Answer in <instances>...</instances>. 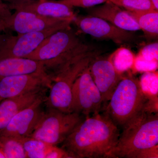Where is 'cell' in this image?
Masks as SVG:
<instances>
[{"instance_id": "obj_22", "label": "cell", "mask_w": 158, "mask_h": 158, "mask_svg": "<svg viewBox=\"0 0 158 158\" xmlns=\"http://www.w3.org/2000/svg\"><path fill=\"white\" fill-rule=\"evenodd\" d=\"M142 91L147 96H158V76L157 72H147L141 75L139 80Z\"/></svg>"}, {"instance_id": "obj_27", "label": "cell", "mask_w": 158, "mask_h": 158, "mask_svg": "<svg viewBox=\"0 0 158 158\" xmlns=\"http://www.w3.org/2000/svg\"><path fill=\"white\" fill-rule=\"evenodd\" d=\"M12 14L9 6L3 0H0V21H4L8 19Z\"/></svg>"}, {"instance_id": "obj_24", "label": "cell", "mask_w": 158, "mask_h": 158, "mask_svg": "<svg viewBox=\"0 0 158 158\" xmlns=\"http://www.w3.org/2000/svg\"><path fill=\"white\" fill-rule=\"evenodd\" d=\"M158 65V61H148L137 55L133 68L137 71L144 73L156 71Z\"/></svg>"}, {"instance_id": "obj_4", "label": "cell", "mask_w": 158, "mask_h": 158, "mask_svg": "<svg viewBox=\"0 0 158 158\" xmlns=\"http://www.w3.org/2000/svg\"><path fill=\"white\" fill-rule=\"evenodd\" d=\"M148 100L139 80L131 75H123L106 105L104 114L117 126L123 127L144 109Z\"/></svg>"}, {"instance_id": "obj_16", "label": "cell", "mask_w": 158, "mask_h": 158, "mask_svg": "<svg viewBox=\"0 0 158 158\" xmlns=\"http://www.w3.org/2000/svg\"><path fill=\"white\" fill-rule=\"evenodd\" d=\"M44 90L38 89L0 102V134L19 112L44 96Z\"/></svg>"}, {"instance_id": "obj_19", "label": "cell", "mask_w": 158, "mask_h": 158, "mask_svg": "<svg viewBox=\"0 0 158 158\" xmlns=\"http://www.w3.org/2000/svg\"><path fill=\"white\" fill-rule=\"evenodd\" d=\"M19 140L23 146L27 158H47L54 145L31 137Z\"/></svg>"}, {"instance_id": "obj_30", "label": "cell", "mask_w": 158, "mask_h": 158, "mask_svg": "<svg viewBox=\"0 0 158 158\" xmlns=\"http://www.w3.org/2000/svg\"><path fill=\"white\" fill-rule=\"evenodd\" d=\"M150 1L154 6L155 9L158 10V0H150Z\"/></svg>"}, {"instance_id": "obj_17", "label": "cell", "mask_w": 158, "mask_h": 158, "mask_svg": "<svg viewBox=\"0 0 158 158\" xmlns=\"http://www.w3.org/2000/svg\"><path fill=\"white\" fill-rule=\"evenodd\" d=\"M31 74L48 75L43 63L40 61L27 58L0 59V80L7 77Z\"/></svg>"}, {"instance_id": "obj_23", "label": "cell", "mask_w": 158, "mask_h": 158, "mask_svg": "<svg viewBox=\"0 0 158 158\" xmlns=\"http://www.w3.org/2000/svg\"><path fill=\"white\" fill-rule=\"evenodd\" d=\"M120 8L130 11L156 9L150 0H109Z\"/></svg>"}, {"instance_id": "obj_13", "label": "cell", "mask_w": 158, "mask_h": 158, "mask_svg": "<svg viewBox=\"0 0 158 158\" xmlns=\"http://www.w3.org/2000/svg\"><path fill=\"white\" fill-rule=\"evenodd\" d=\"M52 83L48 75L31 74L14 76L0 80V102L34 90L49 88Z\"/></svg>"}, {"instance_id": "obj_18", "label": "cell", "mask_w": 158, "mask_h": 158, "mask_svg": "<svg viewBox=\"0 0 158 158\" xmlns=\"http://www.w3.org/2000/svg\"><path fill=\"white\" fill-rule=\"evenodd\" d=\"M134 18L141 30L149 38H157L158 10L156 9L140 11H128Z\"/></svg>"}, {"instance_id": "obj_31", "label": "cell", "mask_w": 158, "mask_h": 158, "mask_svg": "<svg viewBox=\"0 0 158 158\" xmlns=\"http://www.w3.org/2000/svg\"><path fill=\"white\" fill-rule=\"evenodd\" d=\"M0 158H6L5 154L1 148H0Z\"/></svg>"}, {"instance_id": "obj_8", "label": "cell", "mask_w": 158, "mask_h": 158, "mask_svg": "<svg viewBox=\"0 0 158 158\" xmlns=\"http://www.w3.org/2000/svg\"><path fill=\"white\" fill-rule=\"evenodd\" d=\"M68 27H69L61 26L44 31L17 34V35L8 33L0 34V59L27 58L51 34Z\"/></svg>"}, {"instance_id": "obj_10", "label": "cell", "mask_w": 158, "mask_h": 158, "mask_svg": "<svg viewBox=\"0 0 158 158\" xmlns=\"http://www.w3.org/2000/svg\"><path fill=\"white\" fill-rule=\"evenodd\" d=\"M73 23L85 34L100 39L110 40L118 44H128L135 40V36L131 31L118 28L95 16L76 15Z\"/></svg>"}, {"instance_id": "obj_21", "label": "cell", "mask_w": 158, "mask_h": 158, "mask_svg": "<svg viewBox=\"0 0 158 158\" xmlns=\"http://www.w3.org/2000/svg\"><path fill=\"white\" fill-rule=\"evenodd\" d=\"M0 148L6 158H27L23 146L17 138L0 136Z\"/></svg>"}, {"instance_id": "obj_15", "label": "cell", "mask_w": 158, "mask_h": 158, "mask_svg": "<svg viewBox=\"0 0 158 158\" xmlns=\"http://www.w3.org/2000/svg\"><path fill=\"white\" fill-rule=\"evenodd\" d=\"M11 10H23L44 17L55 18H74L76 15L73 7L59 1L39 0L23 5L12 6Z\"/></svg>"}, {"instance_id": "obj_20", "label": "cell", "mask_w": 158, "mask_h": 158, "mask_svg": "<svg viewBox=\"0 0 158 158\" xmlns=\"http://www.w3.org/2000/svg\"><path fill=\"white\" fill-rule=\"evenodd\" d=\"M110 56L114 67L122 74L133 68L136 57L131 50L125 47L117 49Z\"/></svg>"}, {"instance_id": "obj_29", "label": "cell", "mask_w": 158, "mask_h": 158, "mask_svg": "<svg viewBox=\"0 0 158 158\" xmlns=\"http://www.w3.org/2000/svg\"><path fill=\"white\" fill-rule=\"evenodd\" d=\"M5 1L7 2L6 4L9 6L10 9L12 6L33 2L39 0H5Z\"/></svg>"}, {"instance_id": "obj_28", "label": "cell", "mask_w": 158, "mask_h": 158, "mask_svg": "<svg viewBox=\"0 0 158 158\" xmlns=\"http://www.w3.org/2000/svg\"><path fill=\"white\" fill-rule=\"evenodd\" d=\"M158 145L144 150L141 152L138 158H157L158 157Z\"/></svg>"}, {"instance_id": "obj_11", "label": "cell", "mask_w": 158, "mask_h": 158, "mask_svg": "<svg viewBox=\"0 0 158 158\" xmlns=\"http://www.w3.org/2000/svg\"><path fill=\"white\" fill-rule=\"evenodd\" d=\"M44 100V97H41L19 112L1 133L0 136L18 139L30 137L45 113L43 108Z\"/></svg>"}, {"instance_id": "obj_26", "label": "cell", "mask_w": 158, "mask_h": 158, "mask_svg": "<svg viewBox=\"0 0 158 158\" xmlns=\"http://www.w3.org/2000/svg\"><path fill=\"white\" fill-rule=\"evenodd\" d=\"M72 7L88 8L101 5L108 0H59Z\"/></svg>"}, {"instance_id": "obj_9", "label": "cell", "mask_w": 158, "mask_h": 158, "mask_svg": "<svg viewBox=\"0 0 158 158\" xmlns=\"http://www.w3.org/2000/svg\"><path fill=\"white\" fill-rule=\"evenodd\" d=\"M74 18L47 17L30 11L15 10L8 19L0 21V24L2 31H11L17 34H22L44 31L61 26L70 27Z\"/></svg>"}, {"instance_id": "obj_25", "label": "cell", "mask_w": 158, "mask_h": 158, "mask_svg": "<svg viewBox=\"0 0 158 158\" xmlns=\"http://www.w3.org/2000/svg\"><path fill=\"white\" fill-rule=\"evenodd\" d=\"M137 55L148 61H158V42L153 43L145 46L139 51Z\"/></svg>"}, {"instance_id": "obj_3", "label": "cell", "mask_w": 158, "mask_h": 158, "mask_svg": "<svg viewBox=\"0 0 158 158\" xmlns=\"http://www.w3.org/2000/svg\"><path fill=\"white\" fill-rule=\"evenodd\" d=\"M114 158H138L144 150L158 144V113L141 110L123 127Z\"/></svg>"}, {"instance_id": "obj_5", "label": "cell", "mask_w": 158, "mask_h": 158, "mask_svg": "<svg viewBox=\"0 0 158 158\" xmlns=\"http://www.w3.org/2000/svg\"><path fill=\"white\" fill-rule=\"evenodd\" d=\"M84 116L75 112L65 113L48 109L34 132L29 137L52 145L63 142L84 119Z\"/></svg>"}, {"instance_id": "obj_1", "label": "cell", "mask_w": 158, "mask_h": 158, "mask_svg": "<svg viewBox=\"0 0 158 158\" xmlns=\"http://www.w3.org/2000/svg\"><path fill=\"white\" fill-rule=\"evenodd\" d=\"M120 132L105 114L85 117L62 142L72 158H114Z\"/></svg>"}, {"instance_id": "obj_32", "label": "cell", "mask_w": 158, "mask_h": 158, "mask_svg": "<svg viewBox=\"0 0 158 158\" xmlns=\"http://www.w3.org/2000/svg\"><path fill=\"white\" fill-rule=\"evenodd\" d=\"M2 31V27H1V24H0V33H1Z\"/></svg>"}, {"instance_id": "obj_2", "label": "cell", "mask_w": 158, "mask_h": 158, "mask_svg": "<svg viewBox=\"0 0 158 158\" xmlns=\"http://www.w3.org/2000/svg\"><path fill=\"white\" fill-rule=\"evenodd\" d=\"M98 52L69 27L51 34L27 58L42 62L52 81L71 65Z\"/></svg>"}, {"instance_id": "obj_6", "label": "cell", "mask_w": 158, "mask_h": 158, "mask_svg": "<svg viewBox=\"0 0 158 158\" xmlns=\"http://www.w3.org/2000/svg\"><path fill=\"white\" fill-rule=\"evenodd\" d=\"M100 52L85 57L57 76L52 80L48 96L44 100L48 109L72 113V90L76 80Z\"/></svg>"}, {"instance_id": "obj_14", "label": "cell", "mask_w": 158, "mask_h": 158, "mask_svg": "<svg viewBox=\"0 0 158 158\" xmlns=\"http://www.w3.org/2000/svg\"><path fill=\"white\" fill-rule=\"evenodd\" d=\"M89 15L107 21L118 28L129 31L141 29L135 19L127 10L108 0L100 5L87 9Z\"/></svg>"}, {"instance_id": "obj_12", "label": "cell", "mask_w": 158, "mask_h": 158, "mask_svg": "<svg viewBox=\"0 0 158 158\" xmlns=\"http://www.w3.org/2000/svg\"><path fill=\"white\" fill-rule=\"evenodd\" d=\"M94 81L101 94L104 103L110 100L123 74L117 71L113 65L111 56H96L88 66Z\"/></svg>"}, {"instance_id": "obj_7", "label": "cell", "mask_w": 158, "mask_h": 158, "mask_svg": "<svg viewBox=\"0 0 158 158\" xmlns=\"http://www.w3.org/2000/svg\"><path fill=\"white\" fill-rule=\"evenodd\" d=\"M88 66L76 80L72 90L71 112L85 117L100 113L103 104L101 94L94 81Z\"/></svg>"}]
</instances>
